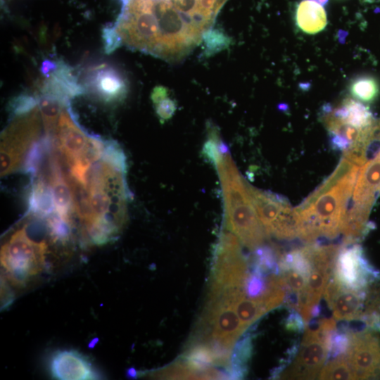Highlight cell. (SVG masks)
Masks as SVG:
<instances>
[{
	"mask_svg": "<svg viewBox=\"0 0 380 380\" xmlns=\"http://www.w3.org/2000/svg\"><path fill=\"white\" fill-rule=\"evenodd\" d=\"M78 122L71 105L61 111L54 131L56 148L69 167L85 148L90 137Z\"/></svg>",
	"mask_w": 380,
	"mask_h": 380,
	"instance_id": "obj_12",
	"label": "cell"
},
{
	"mask_svg": "<svg viewBox=\"0 0 380 380\" xmlns=\"http://www.w3.org/2000/svg\"><path fill=\"white\" fill-rule=\"evenodd\" d=\"M47 251L46 243L32 239L26 227L17 230L1 248L4 274L13 285L25 286L42 271Z\"/></svg>",
	"mask_w": 380,
	"mask_h": 380,
	"instance_id": "obj_4",
	"label": "cell"
},
{
	"mask_svg": "<svg viewBox=\"0 0 380 380\" xmlns=\"http://www.w3.org/2000/svg\"><path fill=\"white\" fill-rule=\"evenodd\" d=\"M102 38L106 53L113 52L121 46L122 42L120 35L113 26L106 27L103 29Z\"/></svg>",
	"mask_w": 380,
	"mask_h": 380,
	"instance_id": "obj_28",
	"label": "cell"
},
{
	"mask_svg": "<svg viewBox=\"0 0 380 380\" xmlns=\"http://www.w3.org/2000/svg\"><path fill=\"white\" fill-rule=\"evenodd\" d=\"M49 369L57 379H97L101 375L87 357L72 350H57L49 358Z\"/></svg>",
	"mask_w": 380,
	"mask_h": 380,
	"instance_id": "obj_15",
	"label": "cell"
},
{
	"mask_svg": "<svg viewBox=\"0 0 380 380\" xmlns=\"http://www.w3.org/2000/svg\"><path fill=\"white\" fill-rule=\"evenodd\" d=\"M251 198L267 235L291 240L298 237L297 217L287 199L248 184Z\"/></svg>",
	"mask_w": 380,
	"mask_h": 380,
	"instance_id": "obj_7",
	"label": "cell"
},
{
	"mask_svg": "<svg viewBox=\"0 0 380 380\" xmlns=\"http://www.w3.org/2000/svg\"><path fill=\"white\" fill-rule=\"evenodd\" d=\"M12 292L9 291L8 286L5 281L4 277L1 279V309H4L13 301Z\"/></svg>",
	"mask_w": 380,
	"mask_h": 380,
	"instance_id": "obj_29",
	"label": "cell"
},
{
	"mask_svg": "<svg viewBox=\"0 0 380 380\" xmlns=\"http://www.w3.org/2000/svg\"><path fill=\"white\" fill-rule=\"evenodd\" d=\"M362 3H365V4H373V3H376V2H379L380 1V0H360Z\"/></svg>",
	"mask_w": 380,
	"mask_h": 380,
	"instance_id": "obj_31",
	"label": "cell"
},
{
	"mask_svg": "<svg viewBox=\"0 0 380 380\" xmlns=\"http://www.w3.org/2000/svg\"><path fill=\"white\" fill-rule=\"evenodd\" d=\"M151 376L171 379H220L229 378L227 374L213 367L205 371L198 370L191 367L184 360L153 372Z\"/></svg>",
	"mask_w": 380,
	"mask_h": 380,
	"instance_id": "obj_19",
	"label": "cell"
},
{
	"mask_svg": "<svg viewBox=\"0 0 380 380\" xmlns=\"http://www.w3.org/2000/svg\"><path fill=\"white\" fill-rule=\"evenodd\" d=\"M319 379L348 380L354 379L346 354L328 360L320 370Z\"/></svg>",
	"mask_w": 380,
	"mask_h": 380,
	"instance_id": "obj_23",
	"label": "cell"
},
{
	"mask_svg": "<svg viewBox=\"0 0 380 380\" xmlns=\"http://www.w3.org/2000/svg\"><path fill=\"white\" fill-rule=\"evenodd\" d=\"M202 42L204 44V53L207 56L217 53L228 47L230 40L222 31L217 29L210 28L205 32Z\"/></svg>",
	"mask_w": 380,
	"mask_h": 380,
	"instance_id": "obj_27",
	"label": "cell"
},
{
	"mask_svg": "<svg viewBox=\"0 0 380 380\" xmlns=\"http://www.w3.org/2000/svg\"><path fill=\"white\" fill-rule=\"evenodd\" d=\"M227 0H129L137 37L145 53L170 61L202 42Z\"/></svg>",
	"mask_w": 380,
	"mask_h": 380,
	"instance_id": "obj_1",
	"label": "cell"
},
{
	"mask_svg": "<svg viewBox=\"0 0 380 380\" xmlns=\"http://www.w3.org/2000/svg\"><path fill=\"white\" fill-rule=\"evenodd\" d=\"M230 305L246 329L269 312L262 301L258 298L247 297L245 290L239 292Z\"/></svg>",
	"mask_w": 380,
	"mask_h": 380,
	"instance_id": "obj_20",
	"label": "cell"
},
{
	"mask_svg": "<svg viewBox=\"0 0 380 380\" xmlns=\"http://www.w3.org/2000/svg\"><path fill=\"white\" fill-rule=\"evenodd\" d=\"M45 220L52 241L65 243L70 240L72 227L56 212L46 218Z\"/></svg>",
	"mask_w": 380,
	"mask_h": 380,
	"instance_id": "obj_26",
	"label": "cell"
},
{
	"mask_svg": "<svg viewBox=\"0 0 380 380\" xmlns=\"http://www.w3.org/2000/svg\"><path fill=\"white\" fill-rule=\"evenodd\" d=\"M57 68L58 61H55L51 59H46L42 63V65L40 67V71L44 76L48 77L53 72H54L57 69Z\"/></svg>",
	"mask_w": 380,
	"mask_h": 380,
	"instance_id": "obj_30",
	"label": "cell"
},
{
	"mask_svg": "<svg viewBox=\"0 0 380 380\" xmlns=\"http://www.w3.org/2000/svg\"><path fill=\"white\" fill-rule=\"evenodd\" d=\"M346 356L354 379H380V337L375 331L347 332Z\"/></svg>",
	"mask_w": 380,
	"mask_h": 380,
	"instance_id": "obj_10",
	"label": "cell"
},
{
	"mask_svg": "<svg viewBox=\"0 0 380 380\" xmlns=\"http://www.w3.org/2000/svg\"><path fill=\"white\" fill-rule=\"evenodd\" d=\"M84 88L106 103L120 101L127 92L125 78L115 67L101 64L91 68L84 77Z\"/></svg>",
	"mask_w": 380,
	"mask_h": 380,
	"instance_id": "obj_14",
	"label": "cell"
},
{
	"mask_svg": "<svg viewBox=\"0 0 380 380\" xmlns=\"http://www.w3.org/2000/svg\"><path fill=\"white\" fill-rule=\"evenodd\" d=\"M156 114L162 122L170 119L177 106L175 101L168 96L167 89L163 87H156L151 94Z\"/></svg>",
	"mask_w": 380,
	"mask_h": 380,
	"instance_id": "obj_24",
	"label": "cell"
},
{
	"mask_svg": "<svg viewBox=\"0 0 380 380\" xmlns=\"http://www.w3.org/2000/svg\"><path fill=\"white\" fill-rule=\"evenodd\" d=\"M324 107L340 120L360 130L367 129L375 122L369 108L355 99L347 98L335 107Z\"/></svg>",
	"mask_w": 380,
	"mask_h": 380,
	"instance_id": "obj_17",
	"label": "cell"
},
{
	"mask_svg": "<svg viewBox=\"0 0 380 380\" xmlns=\"http://www.w3.org/2000/svg\"><path fill=\"white\" fill-rule=\"evenodd\" d=\"M332 277L345 286L356 290L367 289L380 279L379 271L368 262L361 246L353 243L341 246Z\"/></svg>",
	"mask_w": 380,
	"mask_h": 380,
	"instance_id": "obj_11",
	"label": "cell"
},
{
	"mask_svg": "<svg viewBox=\"0 0 380 380\" xmlns=\"http://www.w3.org/2000/svg\"><path fill=\"white\" fill-rule=\"evenodd\" d=\"M55 212V203L51 185L41 175L31 179L27 213L37 218L45 220Z\"/></svg>",
	"mask_w": 380,
	"mask_h": 380,
	"instance_id": "obj_16",
	"label": "cell"
},
{
	"mask_svg": "<svg viewBox=\"0 0 380 380\" xmlns=\"http://www.w3.org/2000/svg\"><path fill=\"white\" fill-rule=\"evenodd\" d=\"M38 106V96L29 93H20L12 98L8 103V111L11 119L26 115Z\"/></svg>",
	"mask_w": 380,
	"mask_h": 380,
	"instance_id": "obj_25",
	"label": "cell"
},
{
	"mask_svg": "<svg viewBox=\"0 0 380 380\" xmlns=\"http://www.w3.org/2000/svg\"><path fill=\"white\" fill-rule=\"evenodd\" d=\"M360 165L343 156L333 173L298 207V237L308 243L341 234Z\"/></svg>",
	"mask_w": 380,
	"mask_h": 380,
	"instance_id": "obj_2",
	"label": "cell"
},
{
	"mask_svg": "<svg viewBox=\"0 0 380 380\" xmlns=\"http://www.w3.org/2000/svg\"><path fill=\"white\" fill-rule=\"evenodd\" d=\"M251 355V338L246 336L234 348L232 355L229 375L230 379H241L246 372L247 362Z\"/></svg>",
	"mask_w": 380,
	"mask_h": 380,
	"instance_id": "obj_22",
	"label": "cell"
},
{
	"mask_svg": "<svg viewBox=\"0 0 380 380\" xmlns=\"http://www.w3.org/2000/svg\"><path fill=\"white\" fill-rule=\"evenodd\" d=\"M4 131L1 140V176L11 174L20 168L32 144L39 139L38 109L16 117Z\"/></svg>",
	"mask_w": 380,
	"mask_h": 380,
	"instance_id": "obj_8",
	"label": "cell"
},
{
	"mask_svg": "<svg viewBox=\"0 0 380 380\" xmlns=\"http://www.w3.org/2000/svg\"><path fill=\"white\" fill-rule=\"evenodd\" d=\"M203 153L214 164L219 175L227 229L245 246L255 251L262 246L266 233L253 207L248 184L239 174L219 133L208 135Z\"/></svg>",
	"mask_w": 380,
	"mask_h": 380,
	"instance_id": "obj_3",
	"label": "cell"
},
{
	"mask_svg": "<svg viewBox=\"0 0 380 380\" xmlns=\"http://www.w3.org/2000/svg\"><path fill=\"white\" fill-rule=\"evenodd\" d=\"M348 89L356 100L369 103L378 96L380 87L374 77L365 75L353 78L349 84Z\"/></svg>",
	"mask_w": 380,
	"mask_h": 380,
	"instance_id": "obj_21",
	"label": "cell"
},
{
	"mask_svg": "<svg viewBox=\"0 0 380 380\" xmlns=\"http://www.w3.org/2000/svg\"><path fill=\"white\" fill-rule=\"evenodd\" d=\"M294 17L298 29L307 34H317L327 25L324 5L316 0L300 1L296 7Z\"/></svg>",
	"mask_w": 380,
	"mask_h": 380,
	"instance_id": "obj_18",
	"label": "cell"
},
{
	"mask_svg": "<svg viewBox=\"0 0 380 380\" xmlns=\"http://www.w3.org/2000/svg\"><path fill=\"white\" fill-rule=\"evenodd\" d=\"M367 289L346 287L331 277L323 296L332 310L334 319L336 321L361 320Z\"/></svg>",
	"mask_w": 380,
	"mask_h": 380,
	"instance_id": "obj_13",
	"label": "cell"
},
{
	"mask_svg": "<svg viewBox=\"0 0 380 380\" xmlns=\"http://www.w3.org/2000/svg\"><path fill=\"white\" fill-rule=\"evenodd\" d=\"M336 327L334 319H322L315 328L307 327L296 357L280 376L291 379H314L318 377L329 359Z\"/></svg>",
	"mask_w": 380,
	"mask_h": 380,
	"instance_id": "obj_5",
	"label": "cell"
},
{
	"mask_svg": "<svg viewBox=\"0 0 380 380\" xmlns=\"http://www.w3.org/2000/svg\"><path fill=\"white\" fill-rule=\"evenodd\" d=\"M248 276L239 238L231 232H222L214 253L210 288H245Z\"/></svg>",
	"mask_w": 380,
	"mask_h": 380,
	"instance_id": "obj_9",
	"label": "cell"
},
{
	"mask_svg": "<svg viewBox=\"0 0 380 380\" xmlns=\"http://www.w3.org/2000/svg\"><path fill=\"white\" fill-rule=\"evenodd\" d=\"M305 247L312 269L304 292L293 309L301 315L305 322H308L319 312V303L332 276L341 246L312 243H308Z\"/></svg>",
	"mask_w": 380,
	"mask_h": 380,
	"instance_id": "obj_6",
	"label": "cell"
}]
</instances>
